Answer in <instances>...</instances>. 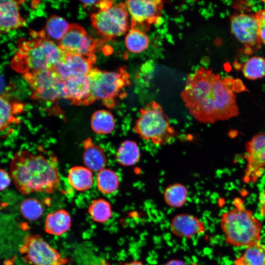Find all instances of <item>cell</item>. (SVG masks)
Returning a JSON list of instances; mask_svg holds the SVG:
<instances>
[{
	"label": "cell",
	"instance_id": "obj_11",
	"mask_svg": "<svg viewBox=\"0 0 265 265\" xmlns=\"http://www.w3.org/2000/svg\"><path fill=\"white\" fill-rule=\"evenodd\" d=\"M125 5L131 17V28L144 32L160 19L163 2L159 0H131L126 1Z\"/></svg>",
	"mask_w": 265,
	"mask_h": 265
},
{
	"label": "cell",
	"instance_id": "obj_13",
	"mask_svg": "<svg viewBox=\"0 0 265 265\" xmlns=\"http://www.w3.org/2000/svg\"><path fill=\"white\" fill-rule=\"evenodd\" d=\"M244 158L247 164L242 180L254 183L265 173V132L256 134L246 142Z\"/></svg>",
	"mask_w": 265,
	"mask_h": 265
},
{
	"label": "cell",
	"instance_id": "obj_24",
	"mask_svg": "<svg viewBox=\"0 0 265 265\" xmlns=\"http://www.w3.org/2000/svg\"><path fill=\"white\" fill-rule=\"evenodd\" d=\"M90 124L92 130L97 134H108L114 130L115 121L111 112L102 109L93 113Z\"/></svg>",
	"mask_w": 265,
	"mask_h": 265
},
{
	"label": "cell",
	"instance_id": "obj_21",
	"mask_svg": "<svg viewBox=\"0 0 265 265\" xmlns=\"http://www.w3.org/2000/svg\"><path fill=\"white\" fill-rule=\"evenodd\" d=\"M72 219L67 211L63 209L48 214L45 221V230L48 234L60 236L70 228Z\"/></svg>",
	"mask_w": 265,
	"mask_h": 265
},
{
	"label": "cell",
	"instance_id": "obj_7",
	"mask_svg": "<svg viewBox=\"0 0 265 265\" xmlns=\"http://www.w3.org/2000/svg\"><path fill=\"white\" fill-rule=\"evenodd\" d=\"M128 15L125 3L121 2L93 13L90 20L103 39L111 40L127 32L129 27Z\"/></svg>",
	"mask_w": 265,
	"mask_h": 265
},
{
	"label": "cell",
	"instance_id": "obj_19",
	"mask_svg": "<svg viewBox=\"0 0 265 265\" xmlns=\"http://www.w3.org/2000/svg\"><path fill=\"white\" fill-rule=\"evenodd\" d=\"M23 104L13 98L0 94V132L19 122L18 115L23 110Z\"/></svg>",
	"mask_w": 265,
	"mask_h": 265
},
{
	"label": "cell",
	"instance_id": "obj_5",
	"mask_svg": "<svg viewBox=\"0 0 265 265\" xmlns=\"http://www.w3.org/2000/svg\"><path fill=\"white\" fill-rule=\"evenodd\" d=\"M133 130L140 138L155 145L169 142L178 134L161 106L156 102H150L140 109Z\"/></svg>",
	"mask_w": 265,
	"mask_h": 265
},
{
	"label": "cell",
	"instance_id": "obj_30",
	"mask_svg": "<svg viewBox=\"0 0 265 265\" xmlns=\"http://www.w3.org/2000/svg\"><path fill=\"white\" fill-rule=\"evenodd\" d=\"M242 72L249 80H257L265 76V58L261 56L250 58L244 64Z\"/></svg>",
	"mask_w": 265,
	"mask_h": 265
},
{
	"label": "cell",
	"instance_id": "obj_14",
	"mask_svg": "<svg viewBox=\"0 0 265 265\" xmlns=\"http://www.w3.org/2000/svg\"><path fill=\"white\" fill-rule=\"evenodd\" d=\"M96 61V55L90 57L79 54L65 53L62 59L54 67V70L64 79L88 75Z\"/></svg>",
	"mask_w": 265,
	"mask_h": 265
},
{
	"label": "cell",
	"instance_id": "obj_6",
	"mask_svg": "<svg viewBox=\"0 0 265 265\" xmlns=\"http://www.w3.org/2000/svg\"><path fill=\"white\" fill-rule=\"evenodd\" d=\"M88 75L91 80L93 102L101 100L106 106L113 108L116 105L118 98L126 95L124 90L130 84V80L129 74L125 68L112 72L93 68Z\"/></svg>",
	"mask_w": 265,
	"mask_h": 265
},
{
	"label": "cell",
	"instance_id": "obj_26",
	"mask_svg": "<svg viewBox=\"0 0 265 265\" xmlns=\"http://www.w3.org/2000/svg\"><path fill=\"white\" fill-rule=\"evenodd\" d=\"M188 197V190L185 186L175 183L168 186L163 192L166 204L173 208H180L186 204Z\"/></svg>",
	"mask_w": 265,
	"mask_h": 265
},
{
	"label": "cell",
	"instance_id": "obj_36",
	"mask_svg": "<svg viewBox=\"0 0 265 265\" xmlns=\"http://www.w3.org/2000/svg\"><path fill=\"white\" fill-rule=\"evenodd\" d=\"M123 265H146L142 262L137 260H133L129 262H127Z\"/></svg>",
	"mask_w": 265,
	"mask_h": 265
},
{
	"label": "cell",
	"instance_id": "obj_34",
	"mask_svg": "<svg viewBox=\"0 0 265 265\" xmlns=\"http://www.w3.org/2000/svg\"><path fill=\"white\" fill-rule=\"evenodd\" d=\"M259 211L261 215L263 217H265V189L260 195Z\"/></svg>",
	"mask_w": 265,
	"mask_h": 265
},
{
	"label": "cell",
	"instance_id": "obj_25",
	"mask_svg": "<svg viewBox=\"0 0 265 265\" xmlns=\"http://www.w3.org/2000/svg\"><path fill=\"white\" fill-rule=\"evenodd\" d=\"M234 265H265V247L260 242L247 247Z\"/></svg>",
	"mask_w": 265,
	"mask_h": 265
},
{
	"label": "cell",
	"instance_id": "obj_29",
	"mask_svg": "<svg viewBox=\"0 0 265 265\" xmlns=\"http://www.w3.org/2000/svg\"><path fill=\"white\" fill-rule=\"evenodd\" d=\"M127 49L133 53H140L148 47L149 38L145 32L137 29L130 28L125 38Z\"/></svg>",
	"mask_w": 265,
	"mask_h": 265
},
{
	"label": "cell",
	"instance_id": "obj_20",
	"mask_svg": "<svg viewBox=\"0 0 265 265\" xmlns=\"http://www.w3.org/2000/svg\"><path fill=\"white\" fill-rule=\"evenodd\" d=\"M69 26L70 24L65 19L53 15L47 20L44 29L34 32L41 38L58 43L66 34Z\"/></svg>",
	"mask_w": 265,
	"mask_h": 265
},
{
	"label": "cell",
	"instance_id": "obj_32",
	"mask_svg": "<svg viewBox=\"0 0 265 265\" xmlns=\"http://www.w3.org/2000/svg\"><path fill=\"white\" fill-rule=\"evenodd\" d=\"M259 27V35L262 43L265 44V8L255 14Z\"/></svg>",
	"mask_w": 265,
	"mask_h": 265
},
{
	"label": "cell",
	"instance_id": "obj_2",
	"mask_svg": "<svg viewBox=\"0 0 265 265\" xmlns=\"http://www.w3.org/2000/svg\"><path fill=\"white\" fill-rule=\"evenodd\" d=\"M10 172L16 188L25 195L34 192L53 193L59 186L57 161L54 158L22 150L11 159Z\"/></svg>",
	"mask_w": 265,
	"mask_h": 265
},
{
	"label": "cell",
	"instance_id": "obj_35",
	"mask_svg": "<svg viewBox=\"0 0 265 265\" xmlns=\"http://www.w3.org/2000/svg\"><path fill=\"white\" fill-rule=\"evenodd\" d=\"M165 265H186V264L181 260L172 259L166 263Z\"/></svg>",
	"mask_w": 265,
	"mask_h": 265
},
{
	"label": "cell",
	"instance_id": "obj_23",
	"mask_svg": "<svg viewBox=\"0 0 265 265\" xmlns=\"http://www.w3.org/2000/svg\"><path fill=\"white\" fill-rule=\"evenodd\" d=\"M140 158V152L137 143L129 140L123 141L115 154L117 161L124 166L133 165L138 162Z\"/></svg>",
	"mask_w": 265,
	"mask_h": 265
},
{
	"label": "cell",
	"instance_id": "obj_10",
	"mask_svg": "<svg viewBox=\"0 0 265 265\" xmlns=\"http://www.w3.org/2000/svg\"><path fill=\"white\" fill-rule=\"evenodd\" d=\"M104 42V39L101 41L93 39L80 25L71 24L67 33L58 43V45L65 53L90 57L95 55L94 53Z\"/></svg>",
	"mask_w": 265,
	"mask_h": 265
},
{
	"label": "cell",
	"instance_id": "obj_27",
	"mask_svg": "<svg viewBox=\"0 0 265 265\" xmlns=\"http://www.w3.org/2000/svg\"><path fill=\"white\" fill-rule=\"evenodd\" d=\"M96 183L97 188L101 193L111 194L118 189L120 180L118 176L114 171L104 168L97 174Z\"/></svg>",
	"mask_w": 265,
	"mask_h": 265
},
{
	"label": "cell",
	"instance_id": "obj_33",
	"mask_svg": "<svg viewBox=\"0 0 265 265\" xmlns=\"http://www.w3.org/2000/svg\"><path fill=\"white\" fill-rule=\"evenodd\" d=\"M10 176L6 171L0 168V191L3 190L10 185Z\"/></svg>",
	"mask_w": 265,
	"mask_h": 265
},
{
	"label": "cell",
	"instance_id": "obj_16",
	"mask_svg": "<svg viewBox=\"0 0 265 265\" xmlns=\"http://www.w3.org/2000/svg\"><path fill=\"white\" fill-rule=\"evenodd\" d=\"M25 1L0 0V34H4L26 25L20 13V5Z\"/></svg>",
	"mask_w": 265,
	"mask_h": 265
},
{
	"label": "cell",
	"instance_id": "obj_31",
	"mask_svg": "<svg viewBox=\"0 0 265 265\" xmlns=\"http://www.w3.org/2000/svg\"><path fill=\"white\" fill-rule=\"evenodd\" d=\"M22 215L29 220H36L43 214V208L39 200L28 198L22 202L20 207Z\"/></svg>",
	"mask_w": 265,
	"mask_h": 265
},
{
	"label": "cell",
	"instance_id": "obj_4",
	"mask_svg": "<svg viewBox=\"0 0 265 265\" xmlns=\"http://www.w3.org/2000/svg\"><path fill=\"white\" fill-rule=\"evenodd\" d=\"M235 208L222 213L220 227L225 241L235 247H248L260 243L263 224L239 198L234 200Z\"/></svg>",
	"mask_w": 265,
	"mask_h": 265
},
{
	"label": "cell",
	"instance_id": "obj_8",
	"mask_svg": "<svg viewBox=\"0 0 265 265\" xmlns=\"http://www.w3.org/2000/svg\"><path fill=\"white\" fill-rule=\"evenodd\" d=\"M23 77L29 86L32 99L53 102L64 98L65 80L54 70L28 72Z\"/></svg>",
	"mask_w": 265,
	"mask_h": 265
},
{
	"label": "cell",
	"instance_id": "obj_18",
	"mask_svg": "<svg viewBox=\"0 0 265 265\" xmlns=\"http://www.w3.org/2000/svg\"><path fill=\"white\" fill-rule=\"evenodd\" d=\"M83 161L85 167L91 171H100L107 164V159L104 149L87 137L82 141Z\"/></svg>",
	"mask_w": 265,
	"mask_h": 265
},
{
	"label": "cell",
	"instance_id": "obj_15",
	"mask_svg": "<svg viewBox=\"0 0 265 265\" xmlns=\"http://www.w3.org/2000/svg\"><path fill=\"white\" fill-rule=\"evenodd\" d=\"M65 80L64 98L75 105L87 106L93 103L91 84L88 75L78 76Z\"/></svg>",
	"mask_w": 265,
	"mask_h": 265
},
{
	"label": "cell",
	"instance_id": "obj_28",
	"mask_svg": "<svg viewBox=\"0 0 265 265\" xmlns=\"http://www.w3.org/2000/svg\"><path fill=\"white\" fill-rule=\"evenodd\" d=\"M88 212L93 221L99 223L106 222L112 216L110 203L102 198L93 200L88 207Z\"/></svg>",
	"mask_w": 265,
	"mask_h": 265
},
{
	"label": "cell",
	"instance_id": "obj_37",
	"mask_svg": "<svg viewBox=\"0 0 265 265\" xmlns=\"http://www.w3.org/2000/svg\"><path fill=\"white\" fill-rule=\"evenodd\" d=\"M101 265H108V264L106 261L104 260L102 261Z\"/></svg>",
	"mask_w": 265,
	"mask_h": 265
},
{
	"label": "cell",
	"instance_id": "obj_12",
	"mask_svg": "<svg viewBox=\"0 0 265 265\" xmlns=\"http://www.w3.org/2000/svg\"><path fill=\"white\" fill-rule=\"evenodd\" d=\"M232 33L243 44L245 52L252 54L261 47L258 22L254 14H235L230 18Z\"/></svg>",
	"mask_w": 265,
	"mask_h": 265
},
{
	"label": "cell",
	"instance_id": "obj_17",
	"mask_svg": "<svg viewBox=\"0 0 265 265\" xmlns=\"http://www.w3.org/2000/svg\"><path fill=\"white\" fill-rule=\"evenodd\" d=\"M170 229L175 236L186 238H191L206 232L204 222L198 217L188 213L175 215L171 220Z\"/></svg>",
	"mask_w": 265,
	"mask_h": 265
},
{
	"label": "cell",
	"instance_id": "obj_9",
	"mask_svg": "<svg viewBox=\"0 0 265 265\" xmlns=\"http://www.w3.org/2000/svg\"><path fill=\"white\" fill-rule=\"evenodd\" d=\"M20 251L30 265H65L67 262L58 251L37 235H26Z\"/></svg>",
	"mask_w": 265,
	"mask_h": 265
},
{
	"label": "cell",
	"instance_id": "obj_22",
	"mask_svg": "<svg viewBox=\"0 0 265 265\" xmlns=\"http://www.w3.org/2000/svg\"><path fill=\"white\" fill-rule=\"evenodd\" d=\"M68 182L76 190L84 191L89 189L93 186V174L90 170L81 166L71 168L68 172Z\"/></svg>",
	"mask_w": 265,
	"mask_h": 265
},
{
	"label": "cell",
	"instance_id": "obj_3",
	"mask_svg": "<svg viewBox=\"0 0 265 265\" xmlns=\"http://www.w3.org/2000/svg\"><path fill=\"white\" fill-rule=\"evenodd\" d=\"M33 38L22 40L18 50L10 62L12 69L24 74L40 70L53 69L65 55V53L55 42L30 32Z\"/></svg>",
	"mask_w": 265,
	"mask_h": 265
},
{
	"label": "cell",
	"instance_id": "obj_1",
	"mask_svg": "<svg viewBox=\"0 0 265 265\" xmlns=\"http://www.w3.org/2000/svg\"><path fill=\"white\" fill-rule=\"evenodd\" d=\"M234 91L233 79H223L202 67L187 77L181 96L195 119L213 124L239 114Z\"/></svg>",
	"mask_w": 265,
	"mask_h": 265
}]
</instances>
